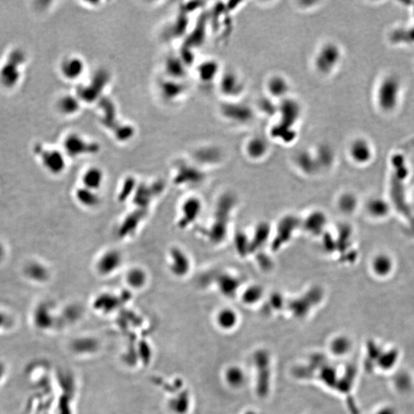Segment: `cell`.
I'll list each match as a JSON object with an SVG mask.
<instances>
[{
	"instance_id": "1",
	"label": "cell",
	"mask_w": 414,
	"mask_h": 414,
	"mask_svg": "<svg viewBox=\"0 0 414 414\" xmlns=\"http://www.w3.org/2000/svg\"><path fill=\"white\" fill-rule=\"evenodd\" d=\"M27 56L22 49L14 48L5 56L0 66V85L5 89H13L19 85Z\"/></svg>"
},
{
	"instance_id": "2",
	"label": "cell",
	"mask_w": 414,
	"mask_h": 414,
	"mask_svg": "<svg viewBox=\"0 0 414 414\" xmlns=\"http://www.w3.org/2000/svg\"><path fill=\"white\" fill-rule=\"evenodd\" d=\"M342 57L341 47L336 42L328 41L317 49L314 59V68L320 74H331L340 64Z\"/></svg>"
},
{
	"instance_id": "3",
	"label": "cell",
	"mask_w": 414,
	"mask_h": 414,
	"mask_svg": "<svg viewBox=\"0 0 414 414\" xmlns=\"http://www.w3.org/2000/svg\"><path fill=\"white\" fill-rule=\"evenodd\" d=\"M34 153L39 157L41 164L52 173H60L67 164L66 154L61 147H52L45 143H38L34 147Z\"/></svg>"
},
{
	"instance_id": "4",
	"label": "cell",
	"mask_w": 414,
	"mask_h": 414,
	"mask_svg": "<svg viewBox=\"0 0 414 414\" xmlns=\"http://www.w3.org/2000/svg\"><path fill=\"white\" fill-rule=\"evenodd\" d=\"M400 84L394 76H388L380 84L377 93V102L380 108L390 112L398 105Z\"/></svg>"
},
{
	"instance_id": "5",
	"label": "cell",
	"mask_w": 414,
	"mask_h": 414,
	"mask_svg": "<svg viewBox=\"0 0 414 414\" xmlns=\"http://www.w3.org/2000/svg\"><path fill=\"white\" fill-rule=\"evenodd\" d=\"M61 148L67 157H81L99 150V144L77 132H70L62 138Z\"/></svg>"
},
{
	"instance_id": "6",
	"label": "cell",
	"mask_w": 414,
	"mask_h": 414,
	"mask_svg": "<svg viewBox=\"0 0 414 414\" xmlns=\"http://www.w3.org/2000/svg\"><path fill=\"white\" fill-rule=\"evenodd\" d=\"M59 72L66 81L70 82L80 81L86 72V62L80 55L75 54L66 55L59 62Z\"/></svg>"
},
{
	"instance_id": "7",
	"label": "cell",
	"mask_w": 414,
	"mask_h": 414,
	"mask_svg": "<svg viewBox=\"0 0 414 414\" xmlns=\"http://www.w3.org/2000/svg\"><path fill=\"white\" fill-rule=\"evenodd\" d=\"M328 226V215L321 209L310 211L301 219V229L309 237H321L326 232Z\"/></svg>"
},
{
	"instance_id": "8",
	"label": "cell",
	"mask_w": 414,
	"mask_h": 414,
	"mask_svg": "<svg viewBox=\"0 0 414 414\" xmlns=\"http://www.w3.org/2000/svg\"><path fill=\"white\" fill-rule=\"evenodd\" d=\"M221 93L229 98H235L243 92L245 84L240 74L233 70H228L221 74L219 82Z\"/></svg>"
},
{
	"instance_id": "9",
	"label": "cell",
	"mask_w": 414,
	"mask_h": 414,
	"mask_svg": "<svg viewBox=\"0 0 414 414\" xmlns=\"http://www.w3.org/2000/svg\"><path fill=\"white\" fill-rule=\"evenodd\" d=\"M348 155L351 161L356 164L364 165L372 160L374 151L372 146L367 139L357 138L350 143Z\"/></svg>"
},
{
	"instance_id": "10",
	"label": "cell",
	"mask_w": 414,
	"mask_h": 414,
	"mask_svg": "<svg viewBox=\"0 0 414 414\" xmlns=\"http://www.w3.org/2000/svg\"><path fill=\"white\" fill-rule=\"evenodd\" d=\"M203 204L201 200L196 197H190L183 201L181 206V216L179 218L178 226L185 228L193 224L202 212Z\"/></svg>"
},
{
	"instance_id": "11",
	"label": "cell",
	"mask_w": 414,
	"mask_h": 414,
	"mask_svg": "<svg viewBox=\"0 0 414 414\" xmlns=\"http://www.w3.org/2000/svg\"><path fill=\"white\" fill-rule=\"evenodd\" d=\"M82 104L74 92L62 94L55 100V110L62 117H74L81 111Z\"/></svg>"
},
{
	"instance_id": "12",
	"label": "cell",
	"mask_w": 414,
	"mask_h": 414,
	"mask_svg": "<svg viewBox=\"0 0 414 414\" xmlns=\"http://www.w3.org/2000/svg\"><path fill=\"white\" fill-rule=\"evenodd\" d=\"M170 270L176 277H183L190 272L191 262L188 255L181 248L173 247L169 252Z\"/></svg>"
},
{
	"instance_id": "13",
	"label": "cell",
	"mask_w": 414,
	"mask_h": 414,
	"mask_svg": "<svg viewBox=\"0 0 414 414\" xmlns=\"http://www.w3.org/2000/svg\"><path fill=\"white\" fill-rule=\"evenodd\" d=\"M121 252L116 249H109L104 252L97 262V271L102 276H107L117 271L122 264Z\"/></svg>"
},
{
	"instance_id": "14",
	"label": "cell",
	"mask_w": 414,
	"mask_h": 414,
	"mask_svg": "<svg viewBox=\"0 0 414 414\" xmlns=\"http://www.w3.org/2000/svg\"><path fill=\"white\" fill-rule=\"evenodd\" d=\"M277 111L280 114L281 123H284L288 127L296 124L302 115V109L299 102L288 97L281 101Z\"/></svg>"
},
{
	"instance_id": "15",
	"label": "cell",
	"mask_w": 414,
	"mask_h": 414,
	"mask_svg": "<svg viewBox=\"0 0 414 414\" xmlns=\"http://www.w3.org/2000/svg\"><path fill=\"white\" fill-rule=\"evenodd\" d=\"M294 161L299 171L306 175H314L321 169L314 151L300 150L295 154Z\"/></svg>"
},
{
	"instance_id": "16",
	"label": "cell",
	"mask_w": 414,
	"mask_h": 414,
	"mask_svg": "<svg viewBox=\"0 0 414 414\" xmlns=\"http://www.w3.org/2000/svg\"><path fill=\"white\" fill-rule=\"evenodd\" d=\"M266 89L271 99L283 100L288 98L290 92L289 81L285 77L276 74L268 80Z\"/></svg>"
},
{
	"instance_id": "17",
	"label": "cell",
	"mask_w": 414,
	"mask_h": 414,
	"mask_svg": "<svg viewBox=\"0 0 414 414\" xmlns=\"http://www.w3.org/2000/svg\"><path fill=\"white\" fill-rule=\"evenodd\" d=\"M215 322L222 331H233L240 323V314L232 308H223L216 312Z\"/></svg>"
},
{
	"instance_id": "18",
	"label": "cell",
	"mask_w": 414,
	"mask_h": 414,
	"mask_svg": "<svg viewBox=\"0 0 414 414\" xmlns=\"http://www.w3.org/2000/svg\"><path fill=\"white\" fill-rule=\"evenodd\" d=\"M223 379H224L225 383L230 388L240 390L243 388L246 384V372L240 366H229L225 370Z\"/></svg>"
},
{
	"instance_id": "19",
	"label": "cell",
	"mask_w": 414,
	"mask_h": 414,
	"mask_svg": "<svg viewBox=\"0 0 414 414\" xmlns=\"http://www.w3.org/2000/svg\"><path fill=\"white\" fill-rule=\"evenodd\" d=\"M245 154L253 161L264 158L269 150V143L266 138L260 135L254 136L245 144Z\"/></svg>"
},
{
	"instance_id": "20",
	"label": "cell",
	"mask_w": 414,
	"mask_h": 414,
	"mask_svg": "<svg viewBox=\"0 0 414 414\" xmlns=\"http://www.w3.org/2000/svg\"><path fill=\"white\" fill-rule=\"evenodd\" d=\"M335 205L337 209L343 216H351L358 208V197L353 192H342L337 197Z\"/></svg>"
},
{
	"instance_id": "21",
	"label": "cell",
	"mask_w": 414,
	"mask_h": 414,
	"mask_svg": "<svg viewBox=\"0 0 414 414\" xmlns=\"http://www.w3.org/2000/svg\"><path fill=\"white\" fill-rule=\"evenodd\" d=\"M371 268L375 276L380 278H385L393 271V259L387 254H377L371 260Z\"/></svg>"
},
{
	"instance_id": "22",
	"label": "cell",
	"mask_w": 414,
	"mask_h": 414,
	"mask_svg": "<svg viewBox=\"0 0 414 414\" xmlns=\"http://www.w3.org/2000/svg\"><path fill=\"white\" fill-rule=\"evenodd\" d=\"M104 181V172L99 167H91L83 173V186L88 190L96 192L102 187Z\"/></svg>"
},
{
	"instance_id": "23",
	"label": "cell",
	"mask_w": 414,
	"mask_h": 414,
	"mask_svg": "<svg viewBox=\"0 0 414 414\" xmlns=\"http://www.w3.org/2000/svg\"><path fill=\"white\" fill-rule=\"evenodd\" d=\"M365 210L371 217L375 219H383L388 215L390 206L384 199L375 197L366 202Z\"/></svg>"
},
{
	"instance_id": "24",
	"label": "cell",
	"mask_w": 414,
	"mask_h": 414,
	"mask_svg": "<svg viewBox=\"0 0 414 414\" xmlns=\"http://www.w3.org/2000/svg\"><path fill=\"white\" fill-rule=\"evenodd\" d=\"M265 289L262 285L256 283H252L247 285L240 295L241 302L247 306H253L257 305L264 299Z\"/></svg>"
},
{
	"instance_id": "25",
	"label": "cell",
	"mask_w": 414,
	"mask_h": 414,
	"mask_svg": "<svg viewBox=\"0 0 414 414\" xmlns=\"http://www.w3.org/2000/svg\"><path fill=\"white\" fill-rule=\"evenodd\" d=\"M352 342L346 335H338L331 339L328 345L331 355L336 357H344L350 353L352 349Z\"/></svg>"
},
{
	"instance_id": "26",
	"label": "cell",
	"mask_w": 414,
	"mask_h": 414,
	"mask_svg": "<svg viewBox=\"0 0 414 414\" xmlns=\"http://www.w3.org/2000/svg\"><path fill=\"white\" fill-rule=\"evenodd\" d=\"M219 72V68L216 61H204L197 68V74L199 79L204 83L215 81Z\"/></svg>"
},
{
	"instance_id": "27",
	"label": "cell",
	"mask_w": 414,
	"mask_h": 414,
	"mask_svg": "<svg viewBox=\"0 0 414 414\" xmlns=\"http://www.w3.org/2000/svg\"><path fill=\"white\" fill-rule=\"evenodd\" d=\"M125 279L130 288L141 289L147 282V273L140 268H133L127 273Z\"/></svg>"
},
{
	"instance_id": "28",
	"label": "cell",
	"mask_w": 414,
	"mask_h": 414,
	"mask_svg": "<svg viewBox=\"0 0 414 414\" xmlns=\"http://www.w3.org/2000/svg\"><path fill=\"white\" fill-rule=\"evenodd\" d=\"M320 168H330L335 160L333 148L327 144H321L314 151Z\"/></svg>"
},
{
	"instance_id": "29",
	"label": "cell",
	"mask_w": 414,
	"mask_h": 414,
	"mask_svg": "<svg viewBox=\"0 0 414 414\" xmlns=\"http://www.w3.org/2000/svg\"><path fill=\"white\" fill-rule=\"evenodd\" d=\"M220 292L226 296H233L238 290V281L230 275H223L218 281Z\"/></svg>"
},
{
	"instance_id": "30",
	"label": "cell",
	"mask_w": 414,
	"mask_h": 414,
	"mask_svg": "<svg viewBox=\"0 0 414 414\" xmlns=\"http://www.w3.org/2000/svg\"><path fill=\"white\" fill-rule=\"evenodd\" d=\"M77 198L83 206L87 207H94L99 204V197L96 192L88 190L84 186L78 190Z\"/></svg>"
},
{
	"instance_id": "31",
	"label": "cell",
	"mask_w": 414,
	"mask_h": 414,
	"mask_svg": "<svg viewBox=\"0 0 414 414\" xmlns=\"http://www.w3.org/2000/svg\"><path fill=\"white\" fill-rule=\"evenodd\" d=\"M135 188V180L133 178L130 177L129 179H127L126 181L124 182V185H123L121 193H120V198L123 200H125L133 192Z\"/></svg>"
},
{
	"instance_id": "32",
	"label": "cell",
	"mask_w": 414,
	"mask_h": 414,
	"mask_svg": "<svg viewBox=\"0 0 414 414\" xmlns=\"http://www.w3.org/2000/svg\"><path fill=\"white\" fill-rule=\"evenodd\" d=\"M376 414H395L393 410L390 409V408H388V407H386V408H384V409L380 410L379 412L377 413Z\"/></svg>"
}]
</instances>
